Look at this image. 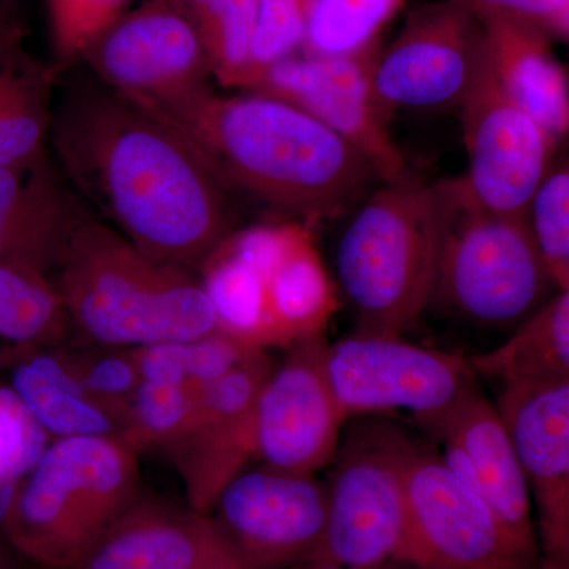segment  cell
I'll use <instances>...</instances> for the list:
<instances>
[{
  "mask_svg": "<svg viewBox=\"0 0 569 569\" xmlns=\"http://www.w3.org/2000/svg\"><path fill=\"white\" fill-rule=\"evenodd\" d=\"M272 367L266 350L247 355L213 381L189 427L164 449L193 511L211 515L224 486L254 459V402Z\"/></svg>",
  "mask_w": 569,
  "mask_h": 569,
  "instance_id": "cell-16",
  "label": "cell"
},
{
  "mask_svg": "<svg viewBox=\"0 0 569 569\" xmlns=\"http://www.w3.org/2000/svg\"><path fill=\"white\" fill-rule=\"evenodd\" d=\"M50 272L69 321L100 346L193 342L220 332L190 269L148 257L77 203Z\"/></svg>",
  "mask_w": 569,
  "mask_h": 569,
  "instance_id": "cell-3",
  "label": "cell"
},
{
  "mask_svg": "<svg viewBox=\"0 0 569 569\" xmlns=\"http://www.w3.org/2000/svg\"><path fill=\"white\" fill-rule=\"evenodd\" d=\"M0 569H6V567H3V561H2V559H0Z\"/></svg>",
  "mask_w": 569,
  "mask_h": 569,
  "instance_id": "cell-39",
  "label": "cell"
},
{
  "mask_svg": "<svg viewBox=\"0 0 569 569\" xmlns=\"http://www.w3.org/2000/svg\"><path fill=\"white\" fill-rule=\"evenodd\" d=\"M410 443L411 438L385 425L359 426L339 443L325 482V535L309 563L378 567L406 561L426 569L408 511Z\"/></svg>",
  "mask_w": 569,
  "mask_h": 569,
  "instance_id": "cell-7",
  "label": "cell"
},
{
  "mask_svg": "<svg viewBox=\"0 0 569 569\" xmlns=\"http://www.w3.org/2000/svg\"><path fill=\"white\" fill-rule=\"evenodd\" d=\"M527 224L557 290H569L568 162L550 168L531 197Z\"/></svg>",
  "mask_w": 569,
  "mask_h": 569,
  "instance_id": "cell-32",
  "label": "cell"
},
{
  "mask_svg": "<svg viewBox=\"0 0 569 569\" xmlns=\"http://www.w3.org/2000/svg\"><path fill=\"white\" fill-rule=\"evenodd\" d=\"M328 346L325 335L298 340L258 392L254 459L263 466L316 475L335 458L347 415L329 378Z\"/></svg>",
  "mask_w": 569,
  "mask_h": 569,
  "instance_id": "cell-12",
  "label": "cell"
},
{
  "mask_svg": "<svg viewBox=\"0 0 569 569\" xmlns=\"http://www.w3.org/2000/svg\"><path fill=\"white\" fill-rule=\"evenodd\" d=\"M403 0H306L301 54L351 58L378 48Z\"/></svg>",
  "mask_w": 569,
  "mask_h": 569,
  "instance_id": "cell-27",
  "label": "cell"
},
{
  "mask_svg": "<svg viewBox=\"0 0 569 569\" xmlns=\"http://www.w3.org/2000/svg\"><path fill=\"white\" fill-rule=\"evenodd\" d=\"M209 516L241 569L301 567L323 539L328 492L316 475L246 468L224 486Z\"/></svg>",
  "mask_w": 569,
  "mask_h": 569,
  "instance_id": "cell-10",
  "label": "cell"
},
{
  "mask_svg": "<svg viewBox=\"0 0 569 569\" xmlns=\"http://www.w3.org/2000/svg\"><path fill=\"white\" fill-rule=\"evenodd\" d=\"M260 276L277 347L288 348L306 337L325 335L326 325L340 307V298L313 244L310 227Z\"/></svg>",
  "mask_w": 569,
  "mask_h": 569,
  "instance_id": "cell-22",
  "label": "cell"
},
{
  "mask_svg": "<svg viewBox=\"0 0 569 569\" xmlns=\"http://www.w3.org/2000/svg\"><path fill=\"white\" fill-rule=\"evenodd\" d=\"M459 111L468 157L460 186L488 211L527 220L557 142L505 96L489 66Z\"/></svg>",
  "mask_w": 569,
  "mask_h": 569,
  "instance_id": "cell-14",
  "label": "cell"
},
{
  "mask_svg": "<svg viewBox=\"0 0 569 569\" xmlns=\"http://www.w3.org/2000/svg\"><path fill=\"white\" fill-rule=\"evenodd\" d=\"M468 359L473 376L508 385L569 378V290L556 291L509 339Z\"/></svg>",
  "mask_w": 569,
  "mask_h": 569,
  "instance_id": "cell-23",
  "label": "cell"
},
{
  "mask_svg": "<svg viewBox=\"0 0 569 569\" xmlns=\"http://www.w3.org/2000/svg\"><path fill=\"white\" fill-rule=\"evenodd\" d=\"M71 208L44 157L28 167L0 168V266L50 277Z\"/></svg>",
  "mask_w": 569,
  "mask_h": 569,
  "instance_id": "cell-21",
  "label": "cell"
},
{
  "mask_svg": "<svg viewBox=\"0 0 569 569\" xmlns=\"http://www.w3.org/2000/svg\"><path fill=\"white\" fill-rule=\"evenodd\" d=\"M425 427L438 441H449L463 452L497 518L527 552L539 559L529 485L496 406L473 387L447 413Z\"/></svg>",
  "mask_w": 569,
  "mask_h": 569,
  "instance_id": "cell-19",
  "label": "cell"
},
{
  "mask_svg": "<svg viewBox=\"0 0 569 569\" xmlns=\"http://www.w3.org/2000/svg\"><path fill=\"white\" fill-rule=\"evenodd\" d=\"M80 569H241L211 516L138 497Z\"/></svg>",
  "mask_w": 569,
  "mask_h": 569,
  "instance_id": "cell-18",
  "label": "cell"
},
{
  "mask_svg": "<svg viewBox=\"0 0 569 569\" xmlns=\"http://www.w3.org/2000/svg\"><path fill=\"white\" fill-rule=\"evenodd\" d=\"M47 77L0 36V168H21L44 157L51 103Z\"/></svg>",
  "mask_w": 569,
  "mask_h": 569,
  "instance_id": "cell-25",
  "label": "cell"
},
{
  "mask_svg": "<svg viewBox=\"0 0 569 569\" xmlns=\"http://www.w3.org/2000/svg\"><path fill=\"white\" fill-rule=\"evenodd\" d=\"M134 102L178 130L230 192L309 227L350 211L381 181L353 146L266 93L223 97L203 82Z\"/></svg>",
  "mask_w": 569,
  "mask_h": 569,
  "instance_id": "cell-2",
  "label": "cell"
},
{
  "mask_svg": "<svg viewBox=\"0 0 569 569\" xmlns=\"http://www.w3.org/2000/svg\"><path fill=\"white\" fill-rule=\"evenodd\" d=\"M479 18H500L568 41L569 0H462Z\"/></svg>",
  "mask_w": 569,
  "mask_h": 569,
  "instance_id": "cell-35",
  "label": "cell"
},
{
  "mask_svg": "<svg viewBox=\"0 0 569 569\" xmlns=\"http://www.w3.org/2000/svg\"><path fill=\"white\" fill-rule=\"evenodd\" d=\"M440 238L437 183L407 174L359 206L336 250L337 288L358 331L402 336L417 323L432 302Z\"/></svg>",
  "mask_w": 569,
  "mask_h": 569,
  "instance_id": "cell-4",
  "label": "cell"
},
{
  "mask_svg": "<svg viewBox=\"0 0 569 569\" xmlns=\"http://www.w3.org/2000/svg\"><path fill=\"white\" fill-rule=\"evenodd\" d=\"M59 37L67 50L86 48L108 28L123 0H52Z\"/></svg>",
  "mask_w": 569,
  "mask_h": 569,
  "instance_id": "cell-36",
  "label": "cell"
},
{
  "mask_svg": "<svg viewBox=\"0 0 569 569\" xmlns=\"http://www.w3.org/2000/svg\"><path fill=\"white\" fill-rule=\"evenodd\" d=\"M20 481L0 482V527L6 522Z\"/></svg>",
  "mask_w": 569,
  "mask_h": 569,
  "instance_id": "cell-37",
  "label": "cell"
},
{
  "mask_svg": "<svg viewBox=\"0 0 569 569\" xmlns=\"http://www.w3.org/2000/svg\"><path fill=\"white\" fill-rule=\"evenodd\" d=\"M200 269L201 287L211 302L219 331L247 347L266 351L277 347L261 276L223 244L209 254Z\"/></svg>",
  "mask_w": 569,
  "mask_h": 569,
  "instance_id": "cell-26",
  "label": "cell"
},
{
  "mask_svg": "<svg viewBox=\"0 0 569 569\" xmlns=\"http://www.w3.org/2000/svg\"><path fill=\"white\" fill-rule=\"evenodd\" d=\"M301 567H306V569H418L413 565L406 563V561H388V563L378 565V567H340V565L318 563H306Z\"/></svg>",
  "mask_w": 569,
  "mask_h": 569,
  "instance_id": "cell-38",
  "label": "cell"
},
{
  "mask_svg": "<svg viewBox=\"0 0 569 569\" xmlns=\"http://www.w3.org/2000/svg\"><path fill=\"white\" fill-rule=\"evenodd\" d=\"M378 48L351 58L291 54L254 74L247 88L295 104L362 153L381 182L406 178L407 163L388 132L372 89Z\"/></svg>",
  "mask_w": 569,
  "mask_h": 569,
  "instance_id": "cell-13",
  "label": "cell"
},
{
  "mask_svg": "<svg viewBox=\"0 0 569 569\" xmlns=\"http://www.w3.org/2000/svg\"><path fill=\"white\" fill-rule=\"evenodd\" d=\"M328 372L347 418L403 411L422 427L477 387L463 356L376 332L329 343Z\"/></svg>",
  "mask_w": 569,
  "mask_h": 569,
  "instance_id": "cell-9",
  "label": "cell"
},
{
  "mask_svg": "<svg viewBox=\"0 0 569 569\" xmlns=\"http://www.w3.org/2000/svg\"><path fill=\"white\" fill-rule=\"evenodd\" d=\"M97 78L134 100L206 82L211 69L200 32L170 10H148L119 22L100 41Z\"/></svg>",
  "mask_w": 569,
  "mask_h": 569,
  "instance_id": "cell-17",
  "label": "cell"
},
{
  "mask_svg": "<svg viewBox=\"0 0 569 569\" xmlns=\"http://www.w3.org/2000/svg\"><path fill=\"white\" fill-rule=\"evenodd\" d=\"M211 385L140 380L130 399L121 440L134 452L146 448H160L164 451L189 427Z\"/></svg>",
  "mask_w": 569,
  "mask_h": 569,
  "instance_id": "cell-29",
  "label": "cell"
},
{
  "mask_svg": "<svg viewBox=\"0 0 569 569\" xmlns=\"http://www.w3.org/2000/svg\"><path fill=\"white\" fill-rule=\"evenodd\" d=\"M48 447V433L20 396L0 388V482L21 481Z\"/></svg>",
  "mask_w": 569,
  "mask_h": 569,
  "instance_id": "cell-33",
  "label": "cell"
},
{
  "mask_svg": "<svg viewBox=\"0 0 569 569\" xmlns=\"http://www.w3.org/2000/svg\"><path fill=\"white\" fill-rule=\"evenodd\" d=\"M406 490L426 569H539V559L449 470L437 449L411 440Z\"/></svg>",
  "mask_w": 569,
  "mask_h": 569,
  "instance_id": "cell-11",
  "label": "cell"
},
{
  "mask_svg": "<svg viewBox=\"0 0 569 569\" xmlns=\"http://www.w3.org/2000/svg\"><path fill=\"white\" fill-rule=\"evenodd\" d=\"M48 138L78 192L148 257L200 268L234 233L230 190L197 149L99 78L66 86Z\"/></svg>",
  "mask_w": 569,
  "mask_h": 569,
  "instance_id": "cell-1",
  "label": "cell"
},
{
  "mask_svg": "<svg viewBox=\"0 0 569 569\" xmlns=\"http://www.w3.org/2000/svg\"><path fill=\"white\" fill-rule=\"evenodd\" d=\"M137 452L119 437L58 438L21 479L3 531L50 569H80L97 539L138 498Z\"/></svg>",
  "mask_w": 569,
  "mask_h": 569,
  "instance_id": "cell-5",
  "label": "cell"
},
{
  "mask_svg": "<svg viewBox=\"0 0 569 569\" xmlns=\"http://www.w3.org/2000/svg\"><path fill=\"white\" fill-rule=\"evenodd\" d=\"M254 350L260 348L247 347L222 332L193 342L130 348L140 380L174 385H211Z\"/></svg>",
  "mask_w": 569,
  "mask_h": 569,
  "instance_id": "cell-30",
  "label": "cell"
},
{
  "mask_svg": "<svg viewBox=\"0 0 569 569\" xmlns=\"http://www.w3.org/2000/svg\"><path fill=\"white\" fill-rule=\"evenodd\" d=\"M11 389L48 436L121 438V419L86 392L54 355L14 367Z\"/></svg>",
  "mask_w": 569,
  "mask_h": 569,
  "instance_id": "cell-24",
  "label": "cell"
},
{
  "mask_svg": "<svg viewBox=\"0 0 569 569\" xmlns=\"http://www.w3.org/2000/svg\"><path fill=\"white\" fill-rule=\"evenodd\" d=\"M67 318L50 277L0 266V337L31 346L58 339Z\"/></svg>",
  "mask_w": 569,
  "mask_h": 569,
  "instance_id": "cell-28",
  "label": "cell"
},
{
  "mask_svg": "<svg viewBox=\"0 0 569 569\" xmlns=\"http://www.w3.org/2000/svg\"><path fill=\"white\" fill-rule=\"evenodd\" d=\"M441 238L432 301L485 328H511L556 293L527 220L498 216L458 178L436 182Z\"/></svg>",
  "mask_w": 569,
  "mask_h": 569,
  "instance_id": "cell-6",
  "label": "cell"
},
{
  "mask_svg": "<svg viewBox=\"0 0 569 569\" xmlns=\"http://www.w3.org/2000/svg\"><path fill=\"white\" fill-rule=\"evenodd\" d=\"M489 66L485 22L462 0H438L408 13L378 51L372 89L381 110H447L466 102Z\"/></svg>",
  "mask_w": 569,
  "mask_h": 569,
  "instance_id": "cell-8",
  "label": "cell"
},
{
  "mask_svg": "<svg viewBox=\"0 0 569 569\" xmlns=\"http://www.w3.org/2000/svg\"><path fill=\"white\" fill-rule=\"evenodd\" d=\"M493 406L538 509L539 569H569V378L501 387Z\"/></svg>",
  "mask_w": 569,
  "mask_h": 569,
  "instance_id": "cell-15",
  "label": "cell"
},
{
  "mask_svg": "<svg viewBox=\"0 0 569 569\" xmlns=\"http://www.w3.org/2000/svg\"><path fill=\"white\" fill-rule=\"evenodd\" d=\"M481 20L493 80L559 144L569 130V82L567 69L550 48L552 40L500 18Z\"/></svg>",
  "mask_w": 569,
  "mask_h": 569,
  "instance_id": "cell-20",
  "label": "cell"
},
{
  "mask_svg": "<svg viewBox=\"0 0 569 569\" xmlns=\"http://www.w3.org/2000/svg\"><path fill=\"white\" fill-rule=\"evenodd\" d=\"M305 10L306 0H257L252 73L247 86L264 67L301 50L305 39Z\"/></svg>",
  "mask_w": 569,
  "mask_h": 569,
  "instance_id": "cell-34",
  "label": "cell"
},
{
  "mask_svg": "<svg viewBox=\"0 0 569 569\" xmlns=\"http://www.w3.org/2000/svg\"><path fill=\"white\" fill-rule=\"evenodd\" d=\"M203 22L211 69L228 86L246 88L252 73L257 0H187Z\"/></svg>",
  "mask_w": 569,
  "mask_h": 569,
  "instance_id": "cell-31",
  "label": "cell"
}]
</instances>
